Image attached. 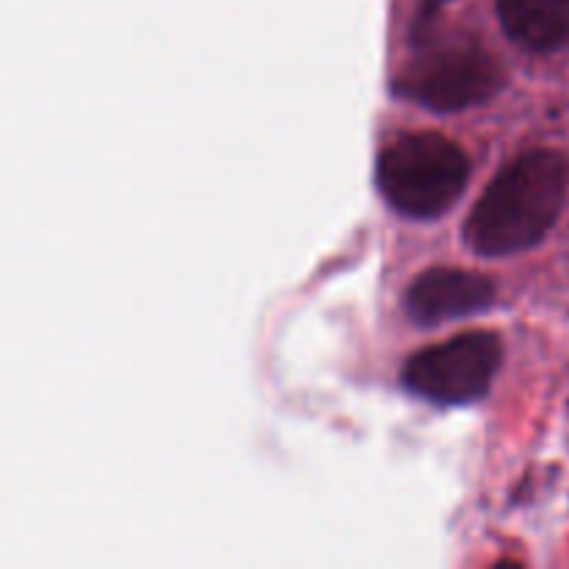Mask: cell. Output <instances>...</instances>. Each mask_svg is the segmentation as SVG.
<instances>
[{
  "label": "cell",
  "mask_w": 569,
  "mask_h": 569,
  "mask_svg": "<svg viewBox=\"0 0 569 569\" xmlns=\"http://www.w3.org/2000/svg\"><path fill=\"white\" fill-rule=\"evenodd\" d=\"M565 161L533 150L503 167L487 187L465 226L470 248L481 256H511L542 242L565 206Z\"/></svg>",
  "instance_id": "cell-1"
},
{
  "label": "cell",
  "mask_w": 569,
  "mask_h": 569,
  "mask_svg": "<svg viewBox=\"0 0 569 569\" xmlns=\"http://www.w3.org/2000/svg\"><path fill=\"white\" fill-rule=\"evenodd\" d=\"M470 161L465 150L439 133L395 139L378 156V187L392 209L406 217L445 214L465 192Z\"/></svg>",
  "instance_id": "cell-2"
},
{
  "label": "cell",
  "mask_w": 569,
  "mask_h": 569,
  "mask_svg": "<svg viewBox=\"0 0 569 569\" xmlns=\"http://www.w3.org/2000/svg\"><path fill=\"white\" fill-rule=\"evenodd\" d=\"M503 87L498 61L476 42L417 53L395 81V92L433 111H459L495 98Z\"/></svg>",
  "instance_id": "cell-3"
},
{
  "label": "cell",
  "mask_w": 569,
  "mask_h": 569,
  "mask_svg": "<svg viewBox=\"0 0 569 569\" xmlns=\"http://www.w3.org/2000/svg\"><path fill=\"white\" fill-rule=\"evenodd\" d=\"M503 361V345L495 333H465L417 353L406 365L403 381L417 398L461 406L483 398Z\"/></svg>",
  "instance_id": "cell-4"
},
{
  "label": "cell",
  "mask_w": 569,
  "mask_h": 569,
  "mask_svg": "<svg viewBox=\"0 0 569 569\" xmlns=\"http://www.w3.org/2000/svg\"><path fill=\"white\" fill-rule=\"evenodd\" d=\"M492 300L495 287L481 272L437 267L415 278L406 295V311L417 326H439L478 315L489 309Z\"/></svg>",
  "instance_id": "cell-5"
},
{
  "label": "cell",
  "mask_w": 569,
  "mask_h": 569,
  "mask_svg": "<svg viewBox=\"0 0 569 569\" xmlns=\"http://www.w3.org/2000/svg\"><path fill=\"white\" fill-rule=\"evenodd\" d=\"M498 14L522 48L548 53L569 44V0H498Z\"/></svg>",
  "instance_id": "cell-6"
},
{
  "label": "cell",
  "mask_w": 569,
  "mask_h": 569,
  "mask_svg": "<svg viewBox=\"0 0 569 569\" xmlns=\"http://www.w3.org/2000/svg\"><path fill=\"white\" fill-rule=\"evenodd\" d=\"M442 3H448V0H426V14H431V9H437Z\"/></svg>",
  "instance_id": "cell-7"
}]
</instances>
